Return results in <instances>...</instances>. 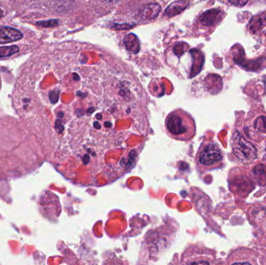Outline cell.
I'll return each mask as SVG.
<instances>
[{"mask_svg": "<svg viewBox=\"0 0 266 265\" xmlns=\"http://www.w3.org/2000/svg\"><path fill=\"white\" fill-rule=\"evenodd\" d=\"M36 25L40 26H44V27H54L59 25V21L57 20H50L48 21H39L36 23Z\"/></svg>", "mask_w": 266, "mask_h": 265, "instance_id": "13", "label": "cell"}, {"mask_svg": "<svg viewBox=\"0 0 266 265\" xmlns=\"http://www.w3.org/2000/svg\"><path fill=\"white\" fill-rule=\"evenodd\" d=\"M104 2H117V1H119V0H102Z\"/></svg>", "mask_w": 266, "mask_h": 265, "instance_id": "15", "label": "cell"}, {"mask_svg": "<svg viewBox=\"0 0 266 265\" xmlns=\"http://www.w3.org/2000/svg\"><path fill=\"white\" fill-rule=\"evenodd\" d=\"M19 51H20V49H19L18 46H17V45L0 47V58L12 56L13 54H15L17 53H19Z\"/></svg>", "mask_w": 266, "mask_h": 265, "instance_id": "11", "label": "cell"}, {"mask_svg": "<svg viewBox=\"0 0 266 265\" xmlns=\"http://www.w3.org/2000/svg\"><path fill=\"white\" fill-rule=\"evenodd\" d=\"M223 159V154L220 148L214 143L207 144L202 149L198 156L199 164L203 166H211Z\"/></svg>", "mask_w": 266, "mask_h": 265, "instance_id": "3", "label": "cell"}, {"mask_svg": "<svg viewBox=\"0 0 266 265\" xmlns=\"http://www.w3.org/2000/svg\"><path fill=\"white\" fill-rule=\"evenodd\" d=\"M166 131L174 139L188 141L193 138L196 126L189 114L183 110H175L165 119Z\"/></svg>", "mask_w": 266, "mask_h": 265, "instance_id": "1", "label": "cell"}, {"mask_svg": "<svg viewBox=\"0 0 266 265\" xmlns=\"http://www.w3.org/2000/svg\"><path fill=\"white\" fill-rule=\"evenodd\" d=\"M223 17V13L217 9H212L203 13L200 17V22L206 26H212L217 24Z\"/></svg>", "mask_w": 266, "mask_h": 265, "instance_id": "5", "label": "cell"}, {"mask_svg": "<svg viewBox=\"0 0 266 265\" xmlns=\"http://www.w3.org/2000/svg\"><path fill=\"white\" fill-rule=\"evenodd\" d=\"M188 5V1L187 0H179L177 2L171 4L165 11V16L168 17H172L181 13L183 10L186 9Z\"/></svg>", "mask_w": 266, "mask_h": 265, "instance_id": "7", "label": "cell"}, {"mask_svg": "<svg viewBox=\"0 0 266 265\" xmlns=\"http://www.w3.org/2000/svg\"><path fill=\"white\" fill-rule=\"evenodd\" d=\"M253 174L260 183H266V166L258 165L253 169Z\"/></svg>", "mask_w": 266, "mask_h": 265, "instance_id": "10", "label": "cell"}, {"mask_svg": "<svg viewBox=\"0 0 266 265\" xmlns=\"http://www.w3.org/2000/svg\"><path fill=\"white\" fill-rule=\"evenodd\" d=\"M255 129L261 132H266V117L261 116L255 122Z\"/></svg>", "mask_w": 266, "mask_h": 265, "instance_id": "12", "label": "cell"}, {"mask_svg": "<svg viewBox=\"0 0 266 265\" xmlns=\"http://www.w3.org/2000/svg\"><path fill=\"white\" fill-rule=\"evenodd\" d=\"M232 148L235 155L244 162H252L257 158L256 147L246 140L238 132H236L233 135Z\"/></svg>", "mask_w": 266, "mask_h": 265, "instance_id": "2", "label": "cell"}, {"mask_svg": "<svg viewBox=\"0 0 266 265\" xmlns=\"http://www.w3.org/2000/svg\"><path fill=\"white\" fill-rule=\"evenodd\" d=\"M248 0H229V2L231 4L236 6H239V7L244 6L248 2Z\"/></svg>", "mask_w": 266, "mask_h": 265, "instance_id": "14", "label": "cell"}, {"mask_svg": "<svg viewBox=\"0 0 266 265\" xmlns=\"http://www.w3.org/2000/svg\"><path fill=\"white\" fill-rule=\"evenodd\" d=\"M123 42L125 45V49L130 53H134V54L139 53L140 49V41L136 34H132V33L127 34L124 38Z\"/></svg>", "mask_w": 266, "mask_h": 265, "instance_id": "8", "label": "cell"}, {"mask_svg": "<svg viewBox=\"0 0 266 265\" xmlns=\"http://www.w3.org/2000/svg\"><path fill=\"white\" fill-rule=\"evenodd\" d=\"M266 26V12L252 17L249 23V30L253 33L259 31Z\"/></svg>", "mask_w": 266, "mask_h": 265, "instance_id": "9", "label": "cell"}, {"mask_svg": "<svg viewBox=\"0 0 266 265\" xmlns=\"http://www.w3.org/2000/svg\"><path fill=\"white\" fill-rule=\"evenodd\" d=\"M23 38L20 30L9 26H0V44L12 43Z\"/></svg>", "mask_w": 266, "mask_h": 265, "instance_id": "4", "label": "cell"}, {"mask_svg": "<svg viewBox=\"0 0 266 265\" xmlns=\"http://www.w3.org/2000/svg\"><path fill=\"white\" fill-rule=\"evenodd\" d=\"M160 11H161V7L159 4H147L142 8L140 12V16L143 20L150 21V20L155 19Z\"/></svg>", "mask_w": 266, "mask_h": 265, "instance_id": "6", "label": "cell"}]
</instances>
